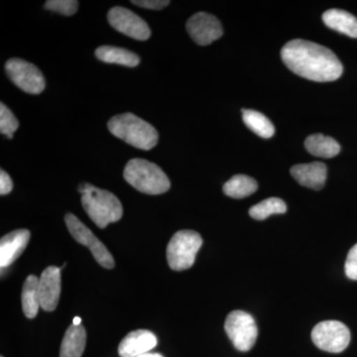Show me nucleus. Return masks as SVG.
Listing matches in <instances>:
<instances>
[{"instance_id":"f3484780","label":"nucleus","mask_w":357,"mask_h":357,"mask_svg":"<svg viewBox=\"0 0 357 357\" xmlns=\"http://www.w3.org/2000/svg\"><path fill=\"white\" fill-rule=\"evenodd\" d=\"M86 333L83 326L72 325L66 331L60 357H82L86 349Z\"/></svg>"},{"instance_id":"cd10ccee","label":"nucleus","mask_w":357,"mask_h":357,"mask_svg":"<svg viewBox=\"0 0 357 357\" xmlns=\"http://www.w3.org/2000/svg\"><path fill=\"white\" fill-rule=\"evenodd\" d=\"M13 189V183L11 180L10 176L6 172V171H0V195L9 194Z\"/></svg>"},{"instance_id":"aec40b11","label":"nucleus","mask_w":357,"mask_h":357,"mask_svg":"<svg viewBox=\"0 0 357 357\" xmlns=\"http://www.w3.org/2000/svg\"><path fill=\"white\" fill-rule=\"evenodd\" d=\"M22 310L28 319H33L38 314L40 305L39 278L29 275L22 288Z\"/></svg>"},{"instance_id":"a211bd4d","label":"nucleus","mask_w":357,"mask_h":357,"mask_svg":"<svg viewBox=\"0 0 357 357\" xmlns=\"http://www.w3.org/2000/svg\"><path fill=\"white\" fill-rule=\"evenodd\" d=\"M96 57L109 64L134 68L139 65L140 59L133 52L114 46H100L96 50Z\"/></svg>"},{"instance_id":"9b49d317","label":"nucleus","mask_w":357,"mask_h":357,"mask_svg":"<svg viewBox=\"0 0 357 357\" xmlns=\"http://www.w3.org/2000/svg\"><path fill=\"white\" fill-rule=\"evenodd\" d=\"M187 31L199 46H206L222 36V23L215 16L206 13L194 14L188 20Z\"/></svg>"},{"instance_id":"6ab92c4d","label":"nucleus","mask_w":357,"mask_h":357,"mask_svg":"<svg viewBox=\"0 0 357 357\" xmlns=\"http://www.w3.org/2000/svg\"><path fill=\"white\" fill-rule=\"evenodd\" d=\"M305 147L310 154L321 158H333L340 152V145L330 136L312 134L305 141Z\"/></svg>"},{"instance_id":"c756f323","label":"nucleus","mask_w":357,"mask_h":357,"mask_svg":"<svg viewBox=\"0 0 357 357\" xmlns=\"http://www.w3.org/2000/svg\"><path fill=\"white\" fill-rule=\"evenodd\" d=\"M81 323H82L81 318H79V317H76V318L74 319V324H73V325L81 326Z\"/></svg>"},{"instance_id":"b1692460","label":"nucleus","mask_w":357,"mask_h":357,"mask_svg":"<svg viewBox=\"0 0 357 357\" xmlns=\"http://www.w3.org/2000/svg\"><path fill=\"white\" fill-rule=\"evenodd\" d=\"M20 128V122L14 116L13 112L4 105L0 103V132L13 139V133Z\"/></svg>"},{"instance_id":"1a4fd4ad","label":"nucleus","mask_w":357,"mask_h":357,"mask_svg":"<svg viewBox=\"0 0 357 357\" xmlns=\"http://www.w3.org/2000/svg\"><path fill=\"white\" fill-rule=\"evenodd\" d=\"M6 70L9 79L30 95H39L46 86L41 70L23 59L13 58L7 61Z\"/></svg>"},{"instance_id":"c85d7f7f","label":"nucleus","mask_w":357,"mask_h":357,"mask_svg":"<svg viewBox=\"0 0 357 357\" xmlns=\"http://www.w3.org/2000/svg\"><path fill=\"white\" fill-rule=\"evenodd\" d=\"M138 357H163L159 354H145Z\"/></svg>"},{"instance_id":"dca6fc26","label":"nucleus","mask_w":357,"mask_h":357,"mask_svg":"<svg viewBox=\"0 0 357 357\" xmlns=\"http://www.w3.org/2000/svg\"><path fill=\"white\" fill-rule=\"evenodd\" d=\"M323 21L331 29L357 38V18L347 11L330 9L323 14Z\"/></svg>"},{"instance_id":"2eb2a0df","label":"nucleus","mask_w":357,"mask_h":357,"mask_svg":"<svg viewBox=\"0 0 357 357\" xmlns=\"http://www.w3.org/2000/svg\"><path fill=\"white\" fill-rule=\"evenodd\" d=\"M291 175L304 187L312 190L323 189L326 180V166L321 162H312L309 164H299L293 166Z\"/></svg>"},{"instance_id":"6e6552de","label":"nucleus","mask_w":357,"mask_h":357,"mask_svg":"<svg viewBox=\"0 0 357 357\" xmlns=\"http://www.w3.org/2000/svg\"><path fill=\"white\" fill-rule=\"evenodd\" d=\"M65 222L70 236L74 237L75 241L77 243L83 244L91 250L98 264L107 269H112L114 267V259L109 251L76 215L73 213H67L65 217Z\"/></svg>"},{"instance_id":"423d86ee","label":"nucleus","mask_w":357,"mask_h":357,"mask_svg":"<svg viewBox=\"0 0 357 357\" xmlns=\"http://www.w3.org/2000/svg\"><path fill=\"white\" fill-rule=\"evenodd\" d=\"M225 330L237 351H248L255 347L258 328L255 319L248 312H229L225 319Z\"/></svg>"},{"instance_id":"5701e85b","label":"nucleus","mask_w":357,"mask_h":357,"mask_svg":"<svg viewBox=\"0 0 357 357\" xmlns=\"http://www.w3.org/2000/svg\"><path fill=\"white\" fill-rule=\"evenodd\" d=\"M287 206L278 198H270L260 202L249 210V215L256 220H264L272 215L285 213Z\"/></svg>"},{"instance_id":"20e7f679","label":"nucleus","mask_w":357,"mask_h":357,"mask_svg":"<svg viewBox=\"0 0 357 357\" xmlns=\"http://www.w3.org/2000/svg\"><path fill=\"white\" fill-rule=\"evenodd\" d=\"M123 177L129 185L143 194H164L171 187L170 180L164 171L144 159L130 160L124 168Z\"/></svg>"},{"instance_id":"f03ea898","label":"nucleus","mask_w":357,"mask_h":357,"mask_svg":"<svg viewBox=\"0 0 357 357\" xmlns=\"http://www.w3.org/2000/svg\"><path fill=\"white\" fill-rule=\"evenodd\" d=\"M79 192L82 194L84 210L100 229H105L122 218V204L112 192L86 183L79 185Z\"/></svg>"},{"instance_id":"f8f14e48","label":"nucleus","mask_w":357,"mask_h":357,"mask_svg":"<svg viewBox=\"0 0 357 357\" xmlns=\"http://www.w3.org/2000/svg\"><path fill=\"white\" fill-rule=\"evenodd\" d=\"M61 268L49 266L39 279L40 305L46 312L55 311L61 295Z\"/></svg>"},{"instance_id":"7c9ffc66","label":"nucleus","mask_w":357,"mask_h":357,"mask_svg":"<svg viewBox=\"0 0 357 357\" xmlns=\"http://www.w3.org/2000/svg\"><path fill=\"white\" fill-rule=\"evenodd\" d=\"M1 357H3V356H1Z\"/></svg>"},{"instance_id":"a878e982","label":"nucleus","mask_w":357,"mask_h":357,"mask_svg":"<svg viewBox=\"0 0 357 357\" xmlns=\"http://www.w3.org/2000/svg\"><path fill=\"white\" fill-rule=\"evenodd\" d=\"M345 274L351 280H357V243L349 250L345 261Z\"/></svg>"},{"instance_id":"4468645a","label":"nucleus","mask_w":357,"mask_h":357,"mask_svg":"<svg viewBox=\"0 0 357 357\" xmlns=\"http://www.w3.org/2000/svg\"><path fill=\"white\" fill-rule=\"evenodd\" d=\"M157 345V337L147 330H136L129 333L119 347L121 357H138L148 354Z\"/></svg>"},{"instance_id":"0eeeda50","label":"nucleus","mask_w":357,"mask_h":357,"mask_svg":"<svg viewBox=\"0 0 357 357\" xmlns=\"http://www.w3.org/2000/svg\"><path fill=\"white\" fill-rule=\"evenodd\" d=\"M312 340L321 351L340 354L349 347L351 332L342 321H321L312 328Z\"/></svg>"},{"instance_id":"39448f33","label":"nucleus","mask_w":357,"mask_h":357,"mask_svg":"<svg viewBox=\"0 0 357 357\" xmlns=\"http://www.w3.org/2000/svg\"><path fill=\"white\" fill-rule=\"evenodd\" d=\"M203 245V238L194 230H180L174 234L167 246V261L171 269H190L196 261L197 253Z\"/></svg>"},{"instance_id":"393cba45","label":"nucleus","mask_w":357,"mask_h":357,"mask_svg":"<svg viewBox=\"0 0 357 357\" xmlns=\"http://www.w3.org/2000/svg\"><path fill=\"white\" fill-rule=\"evenodd\" d=\"M77 7L79 2L75 0H48L45 3V8L65 16L74 15L77 11Z\"/></svg>"},{"instance_id":"bb28decb","label":"nucleus","mask_w":357,"mask_h":357,"mask_svg":"<svg viewBox=\"0 0 357 357\" xmlns=\"http://www.w3.org/2000/svg\"><path fill=\"white\" fill-rule=\"evenodd\" d=\"M131 3L143 7V8L151 9V10H161L170 4L168 0H132Z\"/></svg>"},{"instance_id":"9d476101","label":"nucleus","mask_w":357,"mask_h":357,"mask_svg":"<svg viewBox=\"0 0 357 357\" xmlns=\"http://www.w3.org/2000/svg\"><path fill=\"white\" fill-rule=\"evenodd\" d=\"M107 20L116 31L139 41H146L151 36L149 26L137 14L128 8L115 6L107 14Z\"/></svg>"},{"instance_id":"7ed1b4c3","label":"nucleus","mask_w":357,"mask_h":357,"mask_svg":"<svg viewBox=\"0 0 357 357\" xmlns=\"http://www.w3.org/2000/svg\"><path fill=\"white\" fill-rule=\"evenodd\" d=\"M107 128L115 137L138 149L151 150L158 143L156 129L133 114L115 115L110 119Z\"/></svg>"},{"instance_id":"4be33fe9","label":"nucleus","mask_w":357,"mask_h":357,"mask_svg":"<svg viewBox=\"0 0 357 357\" xmlns=\"http://www.w3.org/2000/svg\"><path fill=\"white\" fill-rule=\"evenodd\" d=\"M243 119L245 126L260 137L268 139L275 133L273 123L261 112L252 109L243 110Z\"/></svg>"},{"instance_id":"412c9836","label":"nucleus","mask_w":357,"mask_h":357,"mask_svg":"<svg viewBox=\"0 0 357 357\" xmlns=\"http://www.w3.org/2000/svg\"><path fill=\"white\" fill-rule=\"evenodd\" d=\"M255 178L246 175H236L223 185V192L230 198L243 199L257 191Z\"/></svg>"},{"instance_id":"ddd939ff","label":"nucleus","mask_w":357,"mask_h":357,"mask_svg":"<svg viewBox=\"0 0 357 357\" xmlns=\"http://www.w3.org/2000/svg\"><path fill=\"white\" fill-rule=\"evenodd\" d=\"M30 241L28 229H17L9 232L0 241V267L1 269L10 266L18 259L27 248Z\"/></svg>"},{"instance_id":"f257e3e1","label":"nucleus","mask_w":357,"mask_h":357,"mask_svg":"<svg viewBox=\"0 0 357 357\" xmlns=\"http://www.w3.org/2000/svg\"><path fill=\"white\" fill-rule=\"evenodd\" d=\"M281 58L296 75L319 83L335 81L344 72L342 63L333 51L306 40L288 42L282 48Z\"/></svg>"}]
</instances>
